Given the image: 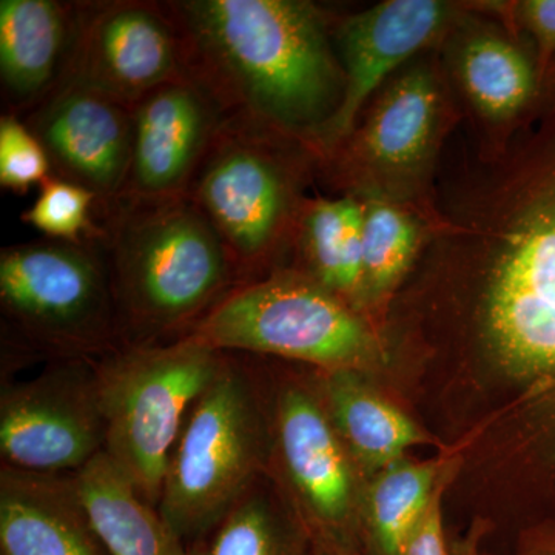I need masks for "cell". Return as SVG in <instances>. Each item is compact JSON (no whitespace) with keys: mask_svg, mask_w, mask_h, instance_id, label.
Masks as SVG:
<instances>
[{"mask_svg":"<svg viewBox=\"0 0 555 555\" xmlns=\"http://www.w3.org/2000/svg\"><path fill=\"white\" fill-rule=\"evenodd\" d=\"M93 360H64L0 393L3 466L73 476L104 452Z\"/></svg>","mask_w":555,"mask_h":555,"instance_id":"cell-11","label":"cell"},{"mask_svg":"<svg viewBox=\"0 0 555 555\" xmlns=\"http://www.w3.org/2000/svg\"><path fill=\"white\" fill-rule=\"evenodd\" d=\"M24 120L46 149L53 177L93 192L98 215L119 199L131 158L130 105L62 83Z\"/></svg>","mask_w":555,"mask_h":555,"instance_id":"cell-16","label":"cell"},{"mask_svg":"<svg viewBox=\"0 0 555 555\" xmlns=\"http://www.w3.org/2000/svg\"><path fill=\"white\" fill-rule=\"evenodd\" d=\"M270 451V418L257 383L236 353H225L171 452L160 516L182 542H195L269 473Z\"/></svg>","mask_w":555,"mask_h":555,"instance_id":"cell-8","label":"cell"},{"mask_svg":"<svg viewBox=\"0 0 555 555\" xmlns=\"http://www.w3.org/2000/svg\"><path fill=\"white\" fill-rule=\"evenodd\" d=\"M320 377L318 393L357 466L377 473L425 441L420 427L369 385L366 372L337 369Z\"/></svg>","mask_w":555,"mask_h":555,"instance_id":"cell-20","label":"cell"},{"mask_svg":"<svg viewBox=\"0 0 555 555\" xmlns=\"http://www.w3.org/2000/svg\"><path fill=\"white\" fill-rule=\"evenodd\" d=\"M440 483L433 463L404 460L379 470L369 486L366 505L372 535L383 555H400L425 516Z\"/></svg>","mask_w":555,"mask_h":555,"instance_id":"cell-23","label":"cell"},{"mask_svg":"<svg viewBox=\"0 0 555 555\" xmlns=\"http://www.w3.org/2000/svg\"><path fill=\"white\" fill-rule=\"evenodd\" d=\"M287 268L363 312V201L315 193L299 214Z\"/></svg>","mask_w":555,"mask_h":555,"instance_id":"cell-19","label":"cell"},{"mask_svg":"<svg viewBox=\"0 0 555 555\" xmlns=\"http://www.w3.org/2000/svg\"><path fill=\"white\" fill-rule=\"evenodd\" d=\"M534 51L543 89L555 78V0H480Z\"/></svg>","mask_w":555,"mask_h":555,"instance_id":"cell-27","label":"cell"},{"mask_svg":"<svg viewBox=\"0 0 555 555\" xmlns=\"http://www.w3.org/2000/svg\"><path fill=\"white\" fill-rule=\"evenodd\" d=\"M224 360L225 352L182 337L120 347L94 361L104 454L150 505L158 507L171 452L189 412Z\"/></svg>","mask_w":555,"mask_h":555,"instance_id":"cell-7","label":"cell"},{"mask_svg":"<svg viewBox=\"0 0 555 555\" xmlns=\"http://www.w3.org/2000/svg\"><path fill=\"white\" fill-rule=\"evenodd\" d=\"M466 138L480 152H499L535 118L545 101L534 51L477 2L438 49Z\"/></svg>","mask_w":555,"mask_h":555,"instance_id":"cell-10","label":"cell"},{"mask_svg":"<svg viewBox=\"0 0 555 555\" xmlns=\"http://www.w3.org/2000/svg\"><path fill=\"white\" fill-rule=\"evenodd\" d=\"M363 201V312L377 326L422 257L430 222L412 208Z\"/></svg>","mask_w":555,"mask_h":555,"instance_id":"cell-22","label":"cell"},{"mask_svg":"<svg viewBox=\"0 0 555 555\" xmlns=\"http://www.w3.org/2000/svg\"><path fill=\"white\" fill-rule=\"evenodd\" d=\"M269 418L270 463L280 467L288 492L305 516L324 534H338L356 513L357 465L317 386H281Z\"/></svg>","mask_w":555,"mask_h":555,"instance_id":"cell-14","label":"cell"},{"mask_svg":"<svg viewBox=\"0 0 555 555\" xmlns=\"http://www.w3.org/2000/svg\"><path fill=\"white\" fill-rule=\"evenodd\" d=\"M100 201L89 189L51 177L39 188L38 198L22 214V221L43 238L80 243L100 229Z\"/></svg>","mask_w":555,"mask_h":555,"instance_id":"cell-25","label":"cell"},{"mask_svg":"<svg viewBox=\"0 0 555 555\" xmlns=\"http://www.w3.org/2000/svg\"><path fill=\"white\" fill-rule=\"evenodd\" d=\"M185 337L320 371L367 372L387 361L386 338L360 310L292 268L233 288Z\"/></svg>","mask_w":555,"mask_h":555,"instance_id":"cell-6","label":"cell"},{"mask_svg":"<svg viewBox=\"0 0 555 555\" xmlns=\"http://www.w3.org/2000/svg\"><path fill=\"white\" fill-rule=\"evenodd\" d=\"M317 173L305 139L246 118L222 120L188 196L217 230L240 286L287 268Z\"/></svg>","mask_w":555,"mask_h":555,"instance_id":"cell-5","label":"cell"},{"mask_svg":"<svg viewBox=\"0 0 555 555\" xmlns=\"http://www.w3.org/2000/svg\"><path fill=\"white\" fill-rule=\"evenodd\" d=\"M441 489L443 483L440 481L430 506L409 537L400 555H449L441 518Z\"/></svg>","mask_w":555,"mask_h":555,"instance_id":"cell-28","label":"cell"},{"mask_svg":"<svg viewBox=\"0 0 555 555\" xmlns=\"http://www.w3.org/2000/svg\"><path fill=\"white\" fill-rule=\"evenodd\" d=\"M185 75L224 116L266 124L313 149L337 115L346 79L332 24L335 11L309 0L166 2Z\"/></svg>","mask_w":555,"mask_h":555,"instance_id":"cell-2","label":"cell"},{"mask_svg":"<svg viewBox=\"0 0 555 555\" xmlns=\"http://www.w3.org/2000/svg\"><path fill=\"white\" fill-rule=\"evenodd\" d=\"M131 112L129 175L118 201L188 196L224 113L188 75L150 91Z\"/></svg>","mask_w":555,"mask_h":555,"instance_id":"cell-15","label":"cell"},{"mask_svg":"<svg viewBox=\"0 0 555 555\" xmlns=\"http://www.w3.org/2000/svg\"><path fill=\"white\" fill-rule=\"evenodd\" d=\"M315 555H341L338 553L337 550H335V547H331V546H321L320 550H318V553Z\"/></svg>","mask_w":555,"mask_h":555,"instance_id":"cell-29","label":"cell"},{"mask_svg":"<svg viewBox=\"0 0 555 555\" xmlns=\"http://www.w3.org/2000/svg\"><path fill=\"white\" fill-rule=\"evenodd\" d=\"M76 2H0V82L9 113L31 112L56 89L75 33Z\"/></svg>","mask_w":555,"mask_h":555,"instance_id":"cell-18","label":"cell"},{"mask_svg":"<svg viewBox=\"0 0 555 555\" xmlns=\"http://www.w3.org/2000/svg\"><path fill=\"white\" fill-rule=\"evenodd\" d=\"M3 555H105L72 476L0 469Z\"/></svg>","mask_w":555,"mask_h":555,"instance_id":"cell-17","label":"cell"},{"mask_svg":"<svg viewBox=\"0 0 555 555\" xmlns=\"http://www.w3.org/2000/svg\"><path fill=\"white\" fill-rule=\"evenodd\" d=\"M72 477L108 555H189L158 507L139 494L104 452Z\"/></svg>","mask_w":555,"mask_h":555,"instance_id":"cell-21","label":"cell"},{"mask_svg":"<svg viewBox=\"0 0 555 555\" xmlns=\"http://www.w3.org/2000/svg\"><path fill=\"white\" fill-rule=\"evenodd\" d=\"M465 10L466 2L449 0H385L356 13H335L332 36L346 89L337 115L313 144L318 159L352 130L393 73L420 54L440 49Z\"/></svg>","mask_w":555,"mask_h":555,"instance_id":"cell-13","label":"cell"},{"mask_svg":"<svg viewBox=\"0 0 555 555\" xmlns=\"http://www.w3.org/2000/svg\"><path fill=\"white\" fill-rule=\"evenodd\" d=\"M98 224L122 347L185 337L240 286L217 230L189 196L118 201Z\"/></svg>","mask_w":555,"mask_h":555,"instance_id":"cell-3","label":"cell"},{"mask_svg":"<svg viewBox=\"0 0 555 555\" xmlns=\"http://www.w3.org/2000/svg\"><path fill=\"white\" fill-rule=\"evenodd\" d=\"M98 232L80 243L43 238L2 248L0 308L22 346L57 361H96L122 347Z\"/></svg>","mask_w":555,"mask_h":555,"instance_id":"cell-9","label":"cell"},{"mask_svg":"<svg viewBox=\"0 0 555 555\" xmlns=\"http://www.w3.org/2000/svg\"><path fill=\"white\" fill-rule=\"evenodd\" d=\"M460 109L438 50L393 73L356 126L318 159L317 184L332 196L383 199L436 221V189Z\"/></svg>","mask_w":555,"mask_h":555,"instance_id":"cell-4","label":"cell"},{"mask_svg":"<svg viewBox=\"0 0 555 555\" xmlns=\"http://www.w3.org/2000/svg\"><path fill=\"white\" fill-rule=\"evenodd\" d=\"M412 272L459 294L470 337L509 377L555 390V82L499 152H444L436 221Z\"/></svg>","mask_w":555,"mask_h":555,"instance_id":"cell-1","label":"cell"},{"mask_svg":"<svg viewBox=\"0 0 555 555\" xmlns=\"http://www.w3.org/2000/svg\"><path fill=\"white\" fill-rule=\"evenodd\" d=\"M53 175L46 149L38 137L13 113L0 118V185L25 195Z\"/></svg>","mask_w":555,"mask_h":555,"instance_id":"cell-26","label":"cell"},{"mask_svg":"<svg viewBox=\"0 0 555 555\" xmlns=\"http://www.w3.org/2000/svg\"><path fill=\"white\" fill-rule=\"evenodd\" d=\"M185 75L181 39L166 2H76L61 82L133 105Z\"/></svg>","mask_w":555,"mask_h":555,"instance_id":"cell-12","label":"cell"},{"mask_svg":"<svg viewBox=\"0 0 555 555\" xmlns=\"http://www.w3.org/2000/svg\"><path fill=\"white\" fill-rule=\"evenodd\" d=\"M259 480L217 525L192 542L189 555H299L292 525L259 488Z\"/></svg>","mask_w":555,"mask_h":555,"instance_id":"cell-24","label":"cell"}]
</instances>
